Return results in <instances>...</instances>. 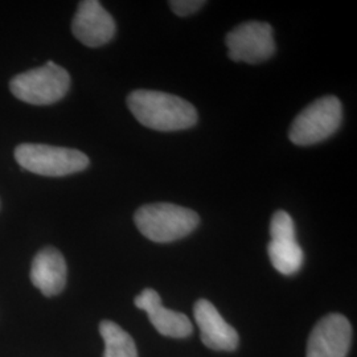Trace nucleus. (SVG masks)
Segmentation results:
<instances>
[{
  "mask_svg": "<svg viewBox=\"0 0 357 357\" xmlns=\"http://www.w3.org/2000/svg\"><path fill=\"white\" fill-rule=\"evenodd\" d=\"M204 4L205 1H203V0H174V1H169L171 10L178 16H188L192 13H197Z\"/></svg>",
  "mask_w": 357,
  "mask_h": 357,
  "instance_id": "nucleus-15",
  "label": "nucleus"
},
{
  "mask_svg": "<svg viewBox=\"0 0 357 357\" xmlns=\"http://www.w3.org/2000/svg\"><path fill=\"white\" fill-rule=\"evenodd\" d=\"M31 281L45 296L61 293L66 284L64 255L54 248L40 250L32 262Z\"/></svg>",
  "mask_w": 357,
  "mask_h": 357,
  "instance_id": "nucleus-11",
  "label": "nucleus"
},
{
  "mask_svg": "<svg viewBox=\"0 0 357 357\" xmlns=\"http://www.w3.org/2000/svg\"><path fill=\"white\" fill-rule=\"evenodd\" d=\"M352 327L342 314H330L318 321L308 337L307 357H347Z\"/></svg>",
  "mask_w": 357,
  "mask_h": 357,
  "instance_id": "nucleus-7",
  "label": "nucleus"
},
{
  "mask_svg": "<svg viewBox=\"0 0 357 357\" xmlns=\"http://www.w3.org/2000/svg\"><path fill=\"white\" fill-rule=\"evenodd\" d=\"M271 265L283 275H293L303 265V250L296 243V237L271 238L268 246Z\"/></svg>",
  "mask_w": 357,
  "mask_h": 357,
  "instance_id": "nucleus-12",
  "label": "nucleus"
},
{
  "mask_svg": "<svg viewBox=\"0 0 357 357\" xmlns=\"http://www.w3.org/2000/svg\"><path fill=\"white\" fill-rule=\"evenodd\" d=\"M134 221L142 234L153 243H167L187 237L200 224L199 215L184 206L155 203L141 206Z\"/></svg>",
  "mask_w": 357,
  "mask_h": 357,
  "instance_id": "nucleus-2",
  "label": "nucleus"
},
{
  "mask_svg": "<svg viewBox=\"0 0 357 357\" xmlns=\"http://www.w3.org/2000/svg\"><path fill=\"white\" fill-rule=\"evenodd\" d=\"M231 61L259 64L275 53L273 28L262 22H248L231 29L225 38Z\"/></svg>",
  "mask_w": 357,
  "mask_h": 357,
  "instance_id": "nucleus-6",
  "label": "nucleus"
},
{
  "mask_svg": "<svg viewBox=\"0 0 357 357\" xmlns=\"http://www.w3.org/2000/svg\"><path fill=\"white\" fill-rule=\"evenodd\" d=\"M135 306L147 312L156 331L168 337H187L192 332V323L184 314L168 310L162 305L159 294L153 289H144L137 298Z\"/></svg>",
  "mask_w": 357,
  "mask_h": 357,
  "instance_id": "nucleus-10",
  "label": "nucleus"
},
{
  "mask_svg": "<svg viewBox=\"0 0 357 357\" xmlns=\"http://www.w3.org/2000/svg\"><path fill=\"white\" fill-rule=\"evenodd\" d=\"M343 107L335 96L310 103L295 116L289 138L296 146H312L328 139L342 125Z\"/></svg>",
  "mask_w": 357,
  "mask_h": 357,
  "instance_id": "nucleus-4",
  "label": "nucleus"
},
{
  "mask_svg": "<svg viewBox=\"0 0 357 357\" xmlns=\"http://www.w3.org/2000/svg\"><path fill=\"white\" fill-rule=\"evenodd\" d=\"M193 312L204 345L215 351H234L237 348L238 333L209 301L199 299L195 303Z\"/></svg>",
  "mask_w": 357,
  "mask_h": 357,
  "instance_id": "nucleus-9",
  "label": "nucleus"
},
{
  "mask_svg": "<svg viewBox=\"0 0 357 357\" xmlns=\"http://www.w3.org/2000/svg\"><path fill=\"white\" fill-rule=\"evenodd\" d=\"M128 106L141 125L156 131H180L197 123L193 105L163 91L134 90L128 94Z\"/></svg>",
  "mask_w": 357,
  "mask_h": 357,
  "instance_id": "nucleus-1",
  "label": "nucleus"
},
{
  "mask_svg": "<svg viewBox=\"0 0 357 357\" xmlns=\"http://www.w3.org/2000/svg\"><path fill=\"white\" fill-rule=\"evenodd\" d=\"M271 238H286L295 237V224L291 216L284 211H277L270 222Z\"/></svg>",
  "mask_w": 357,
  "mask_h": 357,
  "instance_id": "nucleus-14",
  "label": "nucleus"
},
{
  "mask_svg": "<svg viewBox=\"0 0 357 357\" xmlns=\"http://www.w3.org/2000/svg\"><path fill=\"white\" fill-rule=\"evenodd\" d=\"M72 32L84 45L97 48L114 38V19L100 1L85 0L78 4V10L72 22Z\"/></svg>",
  "mask_w": 357,
  "mask_h": 357,
  "instance_id": "nucleus-8",
  "label": "nucleus"
},
{
  "mask_svg": "<svg viewBox=\"0 0 357 357\" xmlns=\"http://www.w3.org/2000/svg\"><path fill=\"white\" fill-rule=\"evenodd\" d=\"M15 159L26 171L51 178L81 172L86 169L90 163L89 158L78 150L33 143L17 146Z\"/></svg>",
  "mask_w": 357,
  "mask_h": 357,
  "instance_id": "nucleus-3",
  "label": "nucleus"
},
{
  "mask_svg": "<svg viewBox=\"0 0 357 357\" xmlns=\"http://www.w3.org/2000/svg\"><path fill=\"white\" fill-rule=\"evenodd\" d=\"M100 332L105 343L103 357H138L132 337L114 321L103 320Z\"/></svg>",
  "mask_w": 357,
  "mask_h": 357,
  "instance_id": "nucleus-13",
  "label": "nucleus"
},
{
  "mask_svg": "<svg viewBox=\"0 0 357 357\" xmlns=\"http://www.w3.org/2000/svg\"><path fill=\"white\" fill-rule=\"evenodd\" d=\"M70 86V76L63 66L48 61L13 77L10 88L13 96L31 105H52L64 98Z\"/></svg>",
  "mask_w": 357,
  "mask_h": 357,
  "instance_id": "nucleus-5",
  "label": "nucleus"
}]
</instances>
